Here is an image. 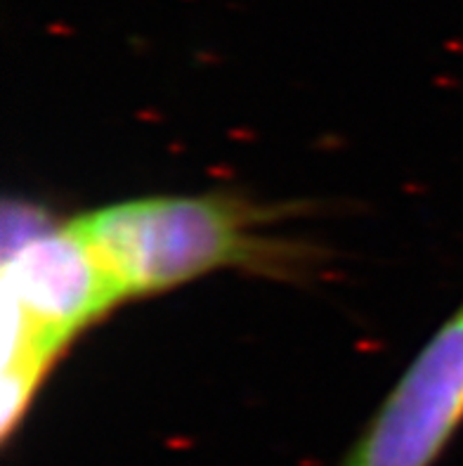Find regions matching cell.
<instances>
[{"instance_id":"1","label":"cell","mask_w":463,"mask_h":466,"mask_svg":"<svg viewBox=\"0 0 463 466\" xmlns=\"http://www.w3.org/2000/svg\"><path fill=\"white\" fill-rule=\"evenodd\" d=\"M267 213L229 197H142L71 218L116 287L121 301L176 289L225 270L282 263L258 235Z\"/></svg>"},{"instance_id":"2","label":"cell","mask_w":463,"mask_h":466,"mask_svg":"<svg viewBox=\"0 0 463 466\" xmlns=\"http://www.w3.org/2000/svg\"><path fill=\"white\" fill-rule=\"evenodd\" d=\"M121 303L71 223L26 239L3 266V438H10L62 349Z\"/></svg>"},{"instance_id":"3","label":"cell","mask_w":463,"mask_h":466,"mask_svg":"<svg viewBox=\"0 0 463 466\" xmlns=\"http://www.w3.org/2000/svg\"><path fill=\"white\" fill-rule=\"evenodd\" d=\"M463 421V306L414 358L343 466H433Z\"/></svg>"}]
</instances>
